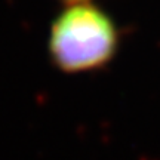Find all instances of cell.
I'll use <instances>...</instances> for the list:
<instances>
[{"mask_svg":"<svg viewBox=\"0 0 160 160\" xmlns=\"http://www.w3.org/2000/svg\"><path fill=\"white\" fill-rule=\"evenodd\" d=\"M117 45L116 24L91 2L68 5L52 22L49 55L64 73L102 68L114 57Z\"/></svg>","mask_w":160,"mask_h":160,"instance_id":"1","label":"cell"},{"mask_svg":"<svg viewBox=\"0 0 160 160\" xmlns=\"http://www.w3.org/2000/svg\"><path fill=\"white\" fill-rule=\"evenodd\" d=\"M68 5H74V3H85V2H91V0H64Z\"/></svg>","mask_w":160,"mask_h":160,"instance_id":"2","label":"cell"}]
</instances>
